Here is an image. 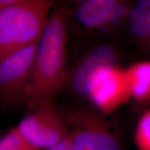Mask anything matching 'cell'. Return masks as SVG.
Segmentation results:
<instances>
[{"instance_id":"cell-1","label":"cell","mask_w":150,"mask_h":150,"mask_svg":"<svg viewBox=\"0 0 150 150\" xmlns=\"http://www.w3.org/2000/svg\"><path fill=\"white\" fill-rule=\"evenodd\" d=\"M67 17L65 9L52 11L37 43L32 71L24 95L31 106L53 102L65 82Z\"/></svg>"},{"instance_id":"cell-2","label":"cell","mask_w":150,"mask_h":150,"mask_svg":"<svg viewBox=\"0 0 150 150\" xmlns=\"http://www.w3.org/2000/svg\"><path fill=\"white\" fill-rule=\"evenodd\" d=\"M52 5L48 0H15L0 10V60L38 43Z\"/></svg>"},{"instance_id":"cell-3","label":"cell","mask_w":150,"mask_h":150,"mask_svg":"<svg viewBox=\"0 0 150 150\" xmlns=\"http://www.w3.org/2000/svg\"><path fill=\"white\" fill-rule=\"evenodd\" d=\"M67 120L73 150H122L120 135L97 110L82 108Z\"/></svg>"},{"instance_id":"cell-4","label":"cell","mask_w":150,"mask_h":150,"mask_svg":"<svg viewBox=\"0 0 150 150\" xmlns=\"http://www.w3.org/2000/svg\"><path fill=\"white\" fill-rule=\"evenodd\" d=\"M32 109L22 118L17 128L35 147L50 148L62 141L70 134L67 117L47 102L31 106Z\"/></svg>"},{"instance_id":"cell-5","label":"cell","mask_w":150,"mask_h":150,"mask_svg":"<svg viewBox=\"0 0 150 150\" xmlns=\"http://www.w3.org/2000/svg\"><path fill=\"white\" fill-rule=\"evenodd\" d=\"M88 97L102 114L128 102L131 96L125 69L117 65L100 69L92 80Z\"/></svg>"},{"instance_id":"cell-6","label":"cell","mask_w":150,"mask_h":150,"mask_svg":"<svg viewBox=\"0 0 150 150\" xmlns=\"http://www.w3.org/2000/svg\"><path fill=\"white\" fill-rule=\"evenodd\" d=\"M36 44L0 60V100L11 102L24 97L32 71Z\"/></svg>"},{"instance_id":"cell-7","label":"cell","mask_w":150,"mask_h":150,"mask_svg":"<svg viewBox=\"0 0 150 150\" xmlns=\"http://www.w3.org/2000/svg\"><path fill=\"white\" fill-rule=\"evenodd\" d=\"M118 53L112 45L102 43L95 46L79 61L70 75L69 85L79 96H88L92 80L102 67L115 66Z\"/></svg>"},{"instance_id":"cell-8","label":"cell","mask_w":150,"mask_h":150,"mask_svg":"<svg viewBox=\"0 0 150 150\" xmlns=\"http://www.w3.org/2000/svg\"><path fill=\"white\" fill-rule=\"evenodd\" d=\"M131 5L118 0H86L75 8V20L86 29H98L128 18Z\"/></svg>"},{"instance_id":"cell-9","label":"cell","mask_w":150,"mask_h":150,"mask_svg":"<svg viewBox=\"0 0 150 150\" xmlns=\"http://www.w3.org/2000/svg\"><path fill=\"white\" fill-rule=\"evenodd\" d=\"M131 99L138 103L150 101V61H142L125 69Z\"/></svg>"},{"instance_id":"cell-10","label":"cell","mask_w":150,"mask_h":150,"mask_svg":"<svg viewBox=\"0 0 150 150\" xmlns=\"http://www.w3.org/2000/svg\"><path fill=\"white\" fill-rule=\"evenodd\" d=\"M127 19L131 32L137 40L150 42V0L133 3Z\"/></svg>"},{"instance_id":"cell-11","label":"cell","mask_w":150,"mask_h":150,"mask_svg":"<svg viewBox=\"0 0 150 150\" xmlns=\"http://www.w3.org/2000/svg\"><path fill=\"white\" fill-rule=\"evenodd\" d=\"M134 142L138 150H150V107L142 113L137 123Z\"/></svg>"},{"instance_id":"cell-12","label":"cell","mask_w":150,"mask_h":150,"mask_svg":"<svg viewBox=\"0 0 150 150\" xmlns=\"http://www.w3.org/2000/svg\"><path fill=\"white\" fill-rule=\"evenodd\" d=\"M0 150H39L19 131L17 127L0 139Z\"/></svg>"},{"instance_id":"cell-13","label":"cell","mask_w":150,"mask_h":150,"mask_svg":"<svg viewBox=\"0 0 150 150\" xmlns=\"http://www.w3.org/2000/svg\"><path fill=\"white\" fill-rule=\"evenodd\" d=\"M47 150H73L72 145H71L69 135L62 141L51 147L47 148Z\"/></svg>"},{"instance_id":"cell-14","label":"cell","mask_w":150,"mask_h":150,"mask_svg":"<svg viewBox=\"0 0 150 150\" xmlns=\"http://www.w3.org/2000/svg\"><path fill=\"white\" fill-rule=\"evenodd\" d=\"M15 0H0V10L13 3Z\"/></svg>"}]
</instances>
